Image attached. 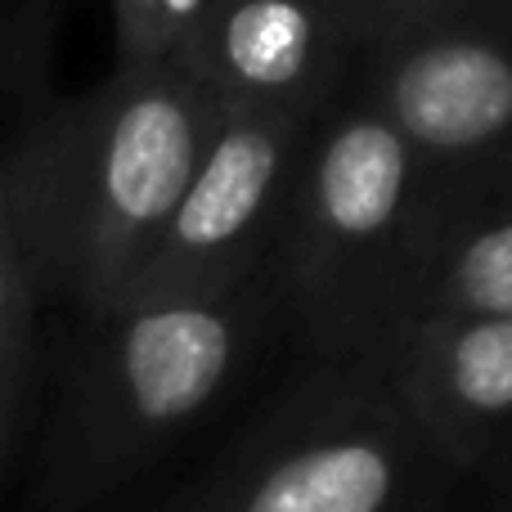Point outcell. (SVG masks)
Masks as SVG:
<instances>
[{"label": "cell", "mask_w": 512, "mask_h": 512, "mask_svg": "<svg viewBox=\"0 0 512 512\" xmlns=\"http://www.w3.org/2000/svg\"><path fill=\"white\" fill-rule=\"evenodd\" d=\"M32 306L36 279L23 256V243H18L5 176H0V468L9 459L18 414H23L27 360H32Z\"/></svg>", "instance_id": "10"}, {"label": "cell", "mask_w": 512, "mask_h": 512, "mask_svg": "<svg viewBox=\"0 0 512 512\" xmlns=\"http://www.w3.org/2000/svg\"><path fill=\"white\" fill-rule=\"evenodd\" d=\"M427 203L418 149L351 86L315 113L274 239L283 319L324 369H373Z\"/></svg>", "instance_id": "2"}, {"label": "cell", "mask_w": 512, "mask_h": 512, "mask_svg": "<svg viewBox=\"0 0 512 512\" xmlns=\"http://www.w3.org/2000/svg\"><path fill=\"white\" fill-rule=\"evenodd\" d=\"M441 315H512V162L427 176L391 333Z\"/></svg>", "instance_id": "9"}, {"label": "cell", "mask_w": 512, "mask_h": 512, "mask_svg": "<svg viewBox=\"0 0 512 512\" xmlns=\"http://www.w3.org/2000/svg\"><path fill=\"white\" fill-rule=\"evenodd\" d=\"M216 117L221 104L176 54L117 63L108 81L45 113L0 162L36 292L86 319L117 306L194 176Z\"/></svg>", "instance_id": "1"}, {"label": "cell", "mask_w": 512, "mask_h": 512, "mask_svg": "<svg viewBox=\"0 0 512 512\" xmlns=\"http://www.w3.org/2000/svg\"><path fill=\"white\" fill-rule=\"evenodd\" d=\"M369 373L450 472L512 454V315L400 324Z\"/></svg>", "instance_id": "7"}, {"label": "cell", "mask_w": 512, "mask_h": 512, "mask_svg": "<svg viewBox=\"0 0 512 512\" xmlns=\"http://www.w3.org/2000/svg\"><path fill=\"white\" fill-rule=\"evenodd\" d=\"M108 9H113L117 63H153L180 54L207 0H108Z\"/></svg>", "instance_id": "11"}, {"label": "cell", "mask_w": 512, "mask_h": 512, "mask_svg": "<svg viewBox=\"0 0 512 512\" xmlns=\"http://www.w3.org/2000/svg\"><path fill=\"white\" fill-rule=\"evenodd\" d=\"M472 5H481V0H342V9L351 14L355 32H360V50L387 41V36L432 27Z\"/></svg>", "instance_id": "12"}, {"label": "cell", "mask_w": 512, "mask_h": 512, "mask_svg": "<svg viewBox=\"0 0 512 512\" xmlns=\"http://www.w3.org/2000/svg\"><path fill=\"white\" fill-rule=\"evenodd\" d=\"M310 122L315 113L292 108H221L194 176L122 297L207 292L274 270V239Z\"/></svg>", "instance_id": "6"}, {"label": "cell", "mask_w": 512, "mask_h": 512, "mask_svg": "<svg viewBox=\"0 0 512 512\" xmlns=\"http://www.w3.org/2000/svg\"><path fill=\"white\" fill-rule=\"evenodd\" d=\"M176 59L221 108L319 113L351 81L360 32L342 0H207Z\"/></svg>", "instance_id": "8"}, {"label": "cell", "mask_w": 512, "mask_h": 512, "mask_svg": "<svg viewBox=\"0 0 512 512\" xmlns=\"http://www.w3.org/2000/svg\"><path fill=\"white\" fill-rule=\"evenodd\" d=\"M283 319L274 270L207 292H140L86 319L59 432V490L95 499L194 432Z\"/></svg>", "instance_id": "3"}, {"label": "cell", "mask_w": 512, "mask_h": 512, "mask_svg": "<svg viewBox=\"0 0 512 512\" xmlns=\"http://www.w3.org/2000/svg\"><path fill=\"white\" fill-rule=\"evenodd\" d=\"M346 86L414 144L427 176L512 162V0L364 45Z\"/></svg>", "instance_id": "5"}, {"label": "cell", "mask_w": 512, "mask_h": 512, "mask_svg": "<svg viewBox=\"0 0 512 512\" xmlns=\"http://www.w3.org/2000/svg\"><path fill=\"white\" fill-rule=\"evenodd\" d=\"M441 472L373 373L319 364L180 512H423Z\"/></svg>", "instance_id": "4"}]
</instances>
